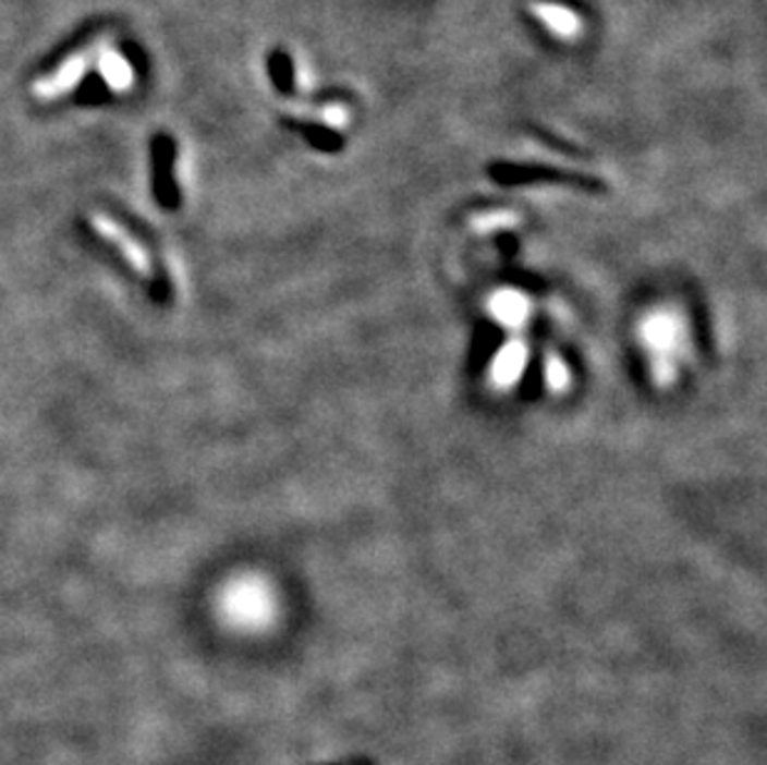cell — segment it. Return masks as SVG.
Returning <instances> with one entry per match:
<instances>
[{
  "mask_svg": "<svg viewBox=\"0 0 767 765\" xmlns=\"http://www.w3.org/2000/svg\"><path fill=\"white\" fill-rule=\"evenodd\" d=\"M638 341L650 363L656 382H673L678 363L685 353V321L673 308H654L641 318Z\"/></svg>",
  "mask_w": 767,
  "mask_h": 765,
  "instance_id": "obj_2",
  "label": "cell"
},
{
  "mask_svg": "<svg viewBox=\"0 0 767 765\" xmlns=\"http://www.w3.org/2000/svg\"><path fill=\"white\" fill-rule=\"evenodd\" d=\"M539 17L547 28L555 31L557 35H574L579 31V17L569 11V8H561L557 3H544L539 5Z\"/></svg>",
  "mask_w": 767,
  "mask_h": 765,
  "instance_id": "obj_8",
  "label": "cell"
},
{
  "mask_svg": "<svg viewBox=\"0 0 767 765\" xmlns=\"http://www.w3.org/2000/svg\"><path fill=\"white\" fill-rule=\"evenodd\" d=\"M107 46H110V35L105 33L100 38L87 42L85 48H80L77 52H73V56L62 60L56 73L35 80L31 93L38 97V100H56V97H62L65 93L75 90L80 80H83V75L87 73V68L93 65V60L100 56Z\"/></svg>",
  "mask_w": 767,
  "mask_h": 765,
  "instance_id": "obj_3",
  "label": "cell"
},
{
  "mask_svg": "<svg viewBox=\"0 0 767 765\" xmlns=\"http://www.w3.org/2000/svg\"><path fill=\"white\" fill-rule=\"evenodd\" d=\"M529 351L522 341H510L502 351L495 355L492 361V382L497 388H512L520 382L527 368Z\"/></svg>",
  "mask_w": 767,
  "mask_h": 765,
  "instance_id": "obj_5",
  "label": "cell"
},
{
  "mask_svg": "<svg viewBox=\"0 0 767 765\" xmlns=\"http://www.w3.org/2000/svg\"><path fill=\"white\" fill-rule=\"evenodd\" d=\"M544 380H547L549 390H555V393H561V390L569 388L572 373H569L564 361L557 359V355H551V359L547 361V366H544Z\"/></svg>",
  "mask_w": 767,
  "mask_h": 765,
  "instance_id": "obj_9",
  "label": "cell"
},
{
  "mask_svg": "<svg viewBox=\"0 0 767 765\" xmlns=\"http://www.w3.org/2000/svg\"><path fill=\"white\" fill-rule=\"evenodd\" d=\"M219 614L231 629L256 634L269 629L279 617V597L269 580L258 574H241L221 586Z\"/></svg>",
  "mask_w": 767,
  "mask_h": 765,
  "instance_id": "obj_1",
  "label": "cell"
},
{
  "mask_svg": "<svg viewBox=\"0 0 767 765\" xmlns=\"http://www.w3.org/2000/svg\"><path fill=\"white\" fill-rule=\"evenodd\" d=\"M87 221H90V229L95 234L100 236L105 244H110L132 271L139 274L142 279H155V262H151V254L127 227L120 224V221L112 219L110 215H105V211H93Z\"/></svg>",
  "mask_w": 767,
  "mask_h": 765,
  "instance_id": "obj_4",
  "label": "cell"
},
{
  "mask_svg": "<svg viewBox=\"0 0 767 765\" xmlns=\"http://www.w3.org/2000/svg\"><path fill=\"white\" fill-rule=\"evenodd\" d=\"M97 68H100L107 87L114 93H127L132 90V85H135V70H132L127 58L120 56L118 50L105 48L100 56H97Z\"/></svg>",
  "mask_w": 767,
  "mask_h": 765,
  "instance_id": "obj_7",
  "label": "cell"
},
{
  "mask_svg": "<svg viewBox=\"0 0 767 765\" xmlns=\"http://www.w3.org/2000/svg\"><path fill=\"white\" fill-rule=\"evenodd\" d=\"M489 314H492L497 324H502L507 328H520L529 318L532 304L522 291L502 289L489 299Z\"/></svg>",
  "mask_w": 767,
  "mask_h": 765,
  "instance_id": "obj_6",
  "label": "cell"
}]
</instances>
